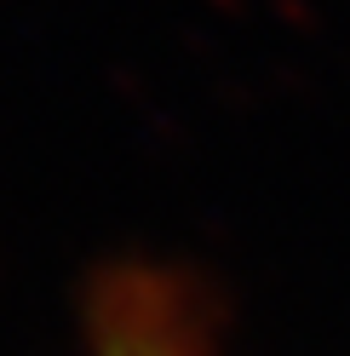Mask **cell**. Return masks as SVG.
<instances>
[{
  "label": "cell",
  "instance_id": "6da1fadb",
  "mask_svg": "<svg viewBox=\"0 0 350 356\" xmlns=\"http://www.w3.org/2000/svg\"><path fill=\"white\" fill-rule=\"evenodd\" d=\"M98 356H201L195 322L178 305H167L156 287H138L133 299L115 293L98 322Z\"/></svg>",
  "mask_w": 350,
  "mask_h": 356
}]
</instances>
